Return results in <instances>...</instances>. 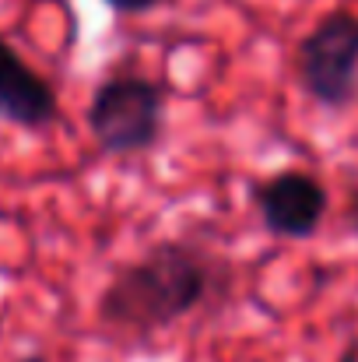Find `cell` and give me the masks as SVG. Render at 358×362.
<instances>
[{"label": "cell", "instance_id": "6da1fadb", "mask_svg": "<svg viewBox=\"0 0 358 362\" xmlns=\"http://www.w3.org/2000/svg\"><path fill=\"white\" fill-rule=\"evenodd\" d=\"M211 288V257L186 240H165L113 274L99 296V317L123 331L151 334L193 313Z\"/></svg>", "mask_w": 358, "mask_h": 362}, {"label": "cell", "instance_id": "7a4b0ae2", "mask_svg": "<svg viewBox=\"0 0 358 362\" xmlns=\"http://www.w3.org/2000/svg\"><path fill=\"white\" fill-rule=\"evenodd\" d=\"M162 88L141 74H119L95 88L88 130L106 155H137L162 137Z\"/></svg>", "mask_w": 358, "mask_h": 362}, {"label": "cell", "instance_id": "3957f363", "mask_svg": "<svg viewBox=\"0 0 358 362\" xmlns=\"http://www.w3.org/2000/svg\"><path fill=\"white\" fill-rule=\"evenodd\" d=\"M299 78L309 99L348 110L358 99V14L327 11L299 42Z\"/></svg>", "mask_w": 358, "mask_h": 362}, {"label": "cell", "instance_id": "277c9868", "mask_svg": "<svg viewBox=\"0 0 358 362\" xmlns=\"http://www.w3.org/2000/svg\"><path fill=\"white\" fill-rule=\"evenodd\" d=\"M253 204L260 222L278 240H309L327 218V187L302 169H281L253 187Z\"/></svg>", "mask_w": 358, "mask_h": 362}, {"label": "cell", "instance_id": "5b68a950", "mask_svg": "<svg viewBox=\"0 0 358 362\" xmlns=\"http://www.w3.org/2000/svg\"><path fill=\"white\" fill-rule=\"evenodd\" d=\"M56 95L46 78H39L0 35V123L21 130H46L56 120Z\"/></svg>", "mask_w": 358, "mask_h": 362}, {"label": "cell", "instance_id": "8992f818", "mask_svg": "<svg viewBox=\"0 0 358 362\" xmlns=\"http://www.w3.org/2000/svg\"><path fill=\"white\" fill-rule=\"evenodd\" d=\"M117 14H141V11H148V7H155L158 0H106Z\"/></svg>", "mask_w": 358, "mask_h": 362}, {"label": "cell", "instance_id": "52a82bcc", "mask_svg": "<svg viewBox=\"0 0 358 362\" xmlns=\"http://www.w3.org/2000/svg\"><path fill=\"white\" fill-rule=\"evenodd\" d=\"M338 362H358V338L352 345H345V352L338 356Z\"/></svg>", "mask_w": 358, "mask_h": 362}, {"label": "cell", "instance_id": "ba28073f", "mask_svg": "<svg viewBox=\"0 0 358 362\" xmlns=\"http://www.w3.org/2000/svg\"><path fill=\"white\" fill-rule=\"evenodd\" d=\"M348 215H352V226H355V233H358V194H355V201H352V211Z\"/></svg>", "mask_w": 358, "mask_h": 362}]
</instances>
